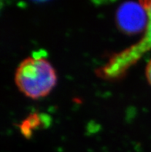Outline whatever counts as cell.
Masks as SVG:
<instances>
[{"label": "cell", "mask_w": 151, "mask_h": 152, "mask_svg": "<svg viewBox=\"0 0 151 152\" xmlns=\"http://www.w3.org/2000/svg\"><path fill=\"white\" fill-rule=\"evenodd\" d=\"M57 76L44 57L33 56L20 63L15 73V82L23 94L32 99L48 95L56 84Z\"/></svg>", "instance_id": "1"}, {"label": "cell", "mask_w": 151, "mask_h": 152, "mask_svg": "<svg viewBox=\"0 0 151 152\" xmlns=\"http://www.w3.org/2000/svg\"><path fill=\"white\" fill-rule=\"evenodd\" d=\"M148 15V24L140 42L123 52L115 54L103 67L99 69V75L104 78H117L132 65L136 64L144 54L151 50V0H139Z\"/></svg>", "instance_id": "2"}, {"label": "cell", "mask_w": 151, "mask_h": 152, "mask_svg": "<svg viewBox=\"0 0 151 152\" xmlns=\"http://www.w3.org/2000/svg\"><path fill=\"white\" fill-rule=\"evenodd\" d=\"M119 29L126 34L145 32L148 24L147 12L140 2L126 1L119 6L116 14Z\"/></svg>", "instance_id": "3"}, {"label": "cell", "mask_w": 151, "mask_h": 152, "mask_svg": "<svg viewBox=\"0 0 151 152\" xmlns=\"http://www.w3.org/2000/svg\"><path fill=\"white\" fill-rule=\"evenodd\" d=\"M146 77L149 83L151 85V60H150L146 67Z\"/></svg>", "instance_id": "4"}, {"label": "cell", "mask_w": 151, "mask_h": 152, "mask_svg": "<svg viewBox=\"0 0 151 152\" xmlns=\"http://www.w3.org/2000/svg\"><path fill=\"white\" fill-rule=\"evenodd\" d=\"M93 3L96 4V5H103V4H108L113 2L117 0H90Z\"/></svg>", "instance_id": "5"}, {"label": "cell", "mask_w": 151, "mask_h": 152, "mask_svg": "<svg viewBox=\"0 0 151 152\" xmlns=\"http://www.w3.org/2000/svg\"><path fill=\"white\" fill-rule=\"evenodd\" d=\"M33 2H46L47 0H32Z\"/></svg>", "instance_id": "6"}]
</instances>
